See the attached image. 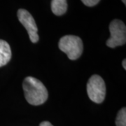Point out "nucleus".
<instances>
[{
    "instance_id": "1",
    "label": "nucleus",
    "mask_w": 126,
    "mask_h": 126,
    "mask_svg": "<svg viewBox=\"0 0 126 126\" xmlns=\"http://www.w3.org/2000/svg\"><path fill=\"white\" fill-rule=\"evenodd\" d=\"M25 99L32 105L38 106L48 99V90L42 82L32 77H26L23 83Z\"/></svg>"
},
{
    "instance_id": "2",
    "label": "nucleus",
    "mask_w": 126,
    "mask_h": 126,
    "mask_svg": "<svg viewBox=\"0 0 126 126\" xmlns=\"http://www.w3.org/2000/svg\"><path fill=\"white\" fill-rule=\"evenodd\" d=\"M58 46L72 60L79 58L83 50L81 39L74 35H66L62 37L60 39Z\"/></svg>"
},
{
    "instance_id": "3",
    "label": "nucleus",
    "mask_w": 126,
    "mask_h": 126,
    "mask_svg": "<svg viewBox=\"0 0 126 126\" xmlns=\"http://www.w3.org/2000/svg\"><path fill=\"white\" fill-rule=\"evenodd\" d=\"M87 93L93 102L97 104L103 102L106 96V85L103 79L99 75L90 77L87 83Z\"/></svg>"
},
{
    "instance_id": "4",
    "label": "nucleus",
    "mask_w": 126,
    "mask_h": 126,
    "mask_svg": "<svg viewBox=\"0 0 126 126\" xmlns=\"http://www.w3.org/2000/svg\"><path fill=\"white\" fill-rule=\"evenodd\" d=\"M111 36L107 41V46L109 48H116L125 44L126 42V27L120 20H113L109 25Z\"/></svg>"
},
{
    "instance_id": "5",
    "label": "nucleus",
    "mask_w": 126,
    "mask_h": 126,
    "mask_svg": "<svg viewBox=\"0 0 126 126\" xmlns=\"http://www.w3.org/2000/svg\"><path fill=\"white\" fill-rule=\"evenodd\" d=\"M17 14L19 21L27 30L32 42L36 43L39 41L38 28L32 16L25 9H19Z\"/></svg>"
},
{
    "instance_id": "6",
    "label": "nucleus",
    "mask_w": 126,
    "mask_h": 126,
    "mask_svg": "<svg viewBox=\"0 0 126 126\" xmlns=\"http://www.w3.org/2000/svg\"><path fill=\"white\" fill-rule=\"evenodd\" d=\"M11 55L9 44L6 41L0 39V67L9 63L11 58Z\"/></svg>"
},
{
    "instance_id": "7",
    "label": "nucleus",
    "mask_w": 126,
    "mask_h": 126,
    "mask_svg": "<svg viewBox=\"0 0 126 126\" xmlns=\"http://www.w3.org/2000/svg\"><path fill=\"white\" fill-rule=\"evenodd\" d=\"M51 9L53 13L56 16H62L64 14L67 9V0H52Z\"/></svg>"
},
{
    "instance_id": "8",
    "label": "nucleus",
    "mask_w": 126,
    "mask_h": 126,
    "mask_svg": "<svg viewBox=\"0 0 126 126\" xmlns=\"http://www.w3.org/2000/svg\"><path fill=\"white\" fill-rule=\"evenodd\" d=\"M116 126H126V109L122 108L117 114L116 118Z\"/></svg>"
},
{
    "instance_id": "9",
    "label": "nucleus",
    "mask_w": 126,
    "mask_h": 126,
    "mask_svg": "<svg viewBox=\"0 0 126 126\" xmlns=\"http://www.w3.org/2000/svg\"><path fill=\"white\" fill-rule=\"evenodd\" d=\"M100 0H81V1L87 6H94L99 3Z\"/></svg>"
},
{
    "instance_id": "10",
    "label": "nucleus",
    "mask_w": 126,
    "mask_h": 126,
    "mask_svg": "<svg viewBox=\"0 0 126 126\" xmlns=\"http://www.w3.org/2000/svg\"><path fill=\"white\" fill-rule=\"evenodd\" d=\"M39 126H53L50 122L48 121H44L42 122L41 123Z\"/></svg>"
},
{
    "instance_id": "11",
    "label": "nucleus",
    "mask_w": 126,
    "mask_h": 126,
    "mask_svg": "<svg viewBox=\"0 0 126 126\" xmlns=\"http://www.w3.org/2000/svg\"><path fill=\"white\" fill-rule=\"evenodd\" d=\"M122 65H123V67L124 68V69H126V59H124L123 60V63H122Z\"/></svg>"
},
{
    "instance_id": "12",
    "label": "nucleus",
    "mask_w": 126,
    "mask_h": 126,
    "mask_svg": "<svg viewBox=\"0 0 126 126\" xmlns=\"http://www.w3.org/2000/svg\"><path fill=\"white\" fill-rule=\"evenodd\" d=\"M122 1H123V3H124L125 4H126V0H122Z\"/></svg>"
}]
</instances>
